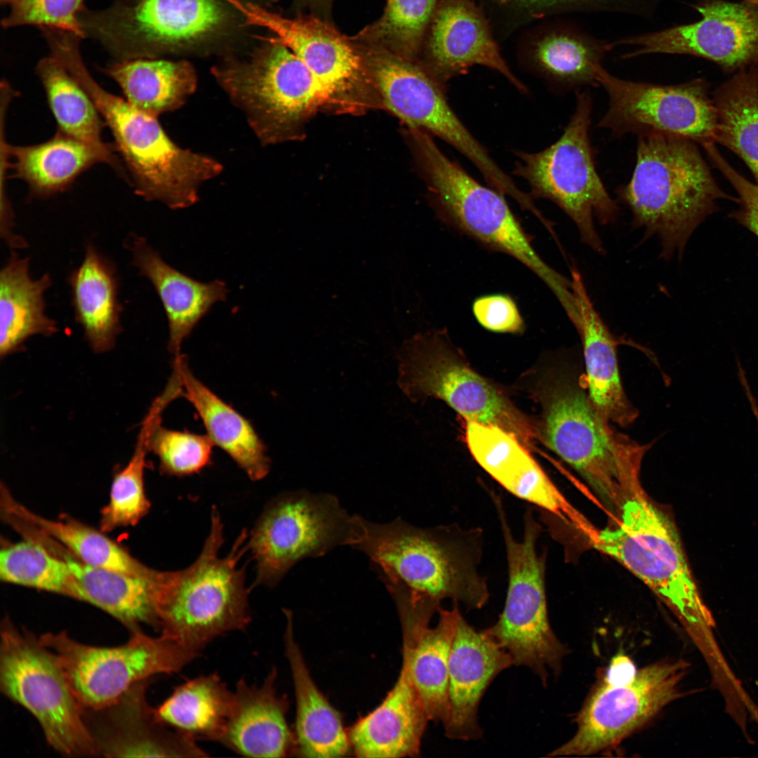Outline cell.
Masks as SVG:
<instances>
[{
	"label": "cell",
	"mask_w": 758,
	"mask_h": 758,
	"mask_svg": "<svg viewBox=\"0 0 758 758\" xmlns=\"http://www.w3.org/2000/svg\"><path fill=\"white\" fill-rule=\"evenodd\" d=\"M636 164L630 181L617 191L632 213V225L656 236L661 257L680 256L698 226L733 198L718 186L696 143L659 133L637 135Z\"/></svg>",
	"instance_id": "obj_1"
},
{
	"label": "cell",
	"mask_w": 758,
	"mask_h": 758,
	"mask_svg": "<svg viewBox=\"0 0 758 758\" xmlns=\"http://www.w3.org/2000/svg\"><path fill=\"white\" fill-rule=\"evenodd\" d=\"M248 536L242 531L229 554L220 557L223 524L213 506L210 531L197 559L182 570L156 571L153 600L161 634L199 653L218 637L247 627L249 590L246 568L239 562L248 550Z\"/></svg>",
	"instance_id": "obj_2"
},
{
	"label": "cell",
	"mask_w": 758,
	"mask_h": 758,
	"mask_svg": "<svg viewBox=\"0 0 758 758\" xmlns=\"http://www.w3.org/2000/svg\"><path fill=\"white\" fill-rule=\"evenodd\" d=\"M540 398L538 438L585 480L616 519L625 499L644 491L640 470L651 445L612 427L573 376L549 378Z\"/></svg>",
	"instance_id": "obj_3"
},
{
	"label": "cell",
	"mask_w": 758,
	"mask_h": 758,
	"mask_svg": "<svg viewBox=\"0 0 758 758\" xmlns=\"http://www.w3.org/2000/svg\"><path fill=\"white\" fill-rule=\"evenodd\" d=\"M481 547L479 528H420L401 518L380 524L363 518L362 536L353 547L371 559L384 579L439 601L450 599L479 609L489 597L478 571Z\"/></svg>",
	"instance_id": "obj_4"
},
{
	"label": "cell",
	"mask_w": 758,
	"mask_h": 758,
	"mask_svg": "<svg viewBox=\"0 0 758 758\" xmlns=\"http://www.w3.org/2000/svg\"><path fill=\"white\" fill-rule=\"evenodd\" d=\"M407 135L438 217L484 246L517 260L536 274L558 300H566L571 280L539 256L505 195L475 180L440 150L427 132L409 127Z\"/></svg>",
	"instance_id": "obj_5"
},
{
	"label": "cell",
	"mask_w": 758,
	"mask_h": 758,
	"mask_svg": "<svg viewBox=\"0 0 758 758\" xmlns=\"http://www.w3.org/2000/svg\"><path fill=\"white\" fill-rule=\"evenodd\" d=\"M576 105L560 138L538 152L517 151L514 175L526 180L533 197L548 199L573 222L583 243L595 253L605 250L595 227L613 222L618 207L596 168L590 138L592 99L578 91Z\"/></svg>",
	"instance_id": "obj_6"
},
{
	"label": "cell",
	"mask_w": 758,
	"mask_h": 758,
	"mask_svg": "<svg viewBox=\"0 0 758 758\" xmlns=\"http://www.w3.org/2000/svg\"><path fill=\"white\" fill-rule=\"evenodd\" d=\"M265 40L267 44L248 60H230L213 67L212 73L267 145L293 138L309 116L328 104L304 62L282 44Z\"/></svg>",
	"instance_id": "obj_7"
},
{
	"label": "cell",
	"mask_w": 758,
	"mask_h": 758,
	"mask_svg": "<svg viewBox=\"0 0 758 758\" xmlns=\"http://www.w3.org/2000/svg\"><path fill=\"white\" fill-rule=\"evenodd\" d=\"M590 545L621 564L679 617H708L676 526L644 491L625 499L616 523L598 529Z\"/></svg>",
	"instance_id": "obj_8"
},
{
	"label": "cell",
	"mask_w": 758,
	"mask_h": 758,
	"mask_svg": "<svg viewBox=\"0 0 758 758\" xmlns=\"http://www.w3.org/2000/svg\"><path fill=\"white\" fill-rule=\"evenodd\" d=\"M0 689L38 721L48 744L69 757L99 756L65 673L55 653L8 617L1 623Z\"/></svg>",
	"instance_id": "obj_9"
},
{
	"label": "cell",
	"mask_w": 758,
	"mask_h": 758,
	"mask_svg": "<svg viewBox=\"0 0 758 758\" xmlns=\"http://www.w3.org/2000/svg\"><path fill=\"white\" fill-rule=\"evenodd\" d=\"M397 359L398 386L411 401L440 399L467 421L513 434L526 449L538 438L537 426L470 368L444 331L417 333L404 342Z\"/></svg>",
	"instance_id": "obj_10"
},
{
	"label": "cell",
	"mask_w": 758,
	"mask_h": 758,
	"mask_svg": "<svg viewBox=\"0 0 758 758\" xmlns=\"http://www.w3.org/2000/svg\"><path fill=\"white\" fill-rule=\"evenodd\" d=\"M493 502L506 550L508 587L502 613L485 630L509 653L513 665L528 667L546 685L550 670L559 674L566 649L548 620L545 555L536 550L540 526L528 508L524 516L522 539L516 540L501 499Z\"/></svg>",
	"instance_id": "obj_11"
},
{
	"label": "cell",
	"mask_w": 758,
	"mask_h": 758,
	"mask_svg": "<svg viewBox=\"0 0 758 758\" xmlns=\"http://www.w3.org/2000/svg\"><path fill=\"white\" fill-rule=\"evenodd\" d=\"M362 519L350 515L331 494L300 490L276 497L248 534V550L256 562L253 586L274 587L301 559L338 545L354 547L361 537Z\"/></svg>",
	"instance_id": "obj_12"
},
{
	"label": "cell",
	"mask_w": 758,
	"mask_h": 758,
	"mask_svg": "<svg viewBox=\"0 0 758 758\" xmlns=\"http://www.w3.org/2000/svg\"><path fill=\"white\" fill-rule=\"evenodd\" d=\"M39 639L56 656L83 710L107 706L136 684L179 672L199 655L164 634L151 637L142 630L112 647L81 643L66 631Z\"/></svg>",
	"instance_id": "obj_13"
},
{
	"label": "cell",
	"mask_w": 758,
	"mask_h": 758,
	"mask_svg": "<svg viewBox=\"0 0 758 758\" xmlns=\"http://www.w3.org/2000/svg\"><path fill=\"white\" fill-rule=\"evenodd\" d=\"M224 17L215 0H114L78 15L84 38L99 41L117 61L149 58L175 43L201 38Z\"/></svg>",
	"instance_id": "obj_14"
},
{
	"label": "cell",
	"mask_w": 758,
	"mask_h": 758,
	"mask_svg": "<svg viewBox=\"0 0 758 758\" xmlns=\"http://www.w3.org/2000/svg\"><path fill=\"white\" fill-rule=\"evenodd\" d=\"M597 74L609 101L599 128L616 135L659 133L701 145L714 142L717 111L705 79L672 85L634 81L611 74L602 65Z\"/></svg>",
	"instance_id": "obj_15"
},
{
	"label": "cell",
	"mask_w": 758,
	"mask_h": 758,
	"mask_svg": "<svg viewBox=\"0 0 758 758\" xmlns=\"http://www.w3.org/2000/svg\"><path fill=\"white\" fill-rule=\"evenodd\" d=\"M224 1L242 15L246 25L268 29L275 34L269 39L297 55L317 78L328 105L362 107L368 93L376 91L354 43L333 22L307 13L285 18L254 3Z\"/></svg>",
	"instance_id": "obj_16"
},
{
	"label": "cell",
	"mask_w": 758,
	"mask_h": 758,
	"mask_svg": "<svg viewBox=\"0 0 758 758\" xmlns=\"http://www.w3.org/2000/svg\"><path fill=\"white\" fill-rule=\"evenodd\" d=\"M685 669L681 660L657 663L627 682H605L578 716L574 736L548 756H586L616 745L679 696Z\"/></svg>",
	"instance_id": "obj_17"
},
{
	"label": "cell",
	"mask_w": 758,
	"mask_h": 758,
	"mask_svg": "<svg viewBox=\"0 0 758 758\" xmlns=\"http://www.w3.org/2000/svg\"><path fill=\"white\" fill-rule=\"evenodd\" d=\"M693 7L702 17L698 21L628 36L613 44L636 47L623 55V59L654 53L689 55L730 73L758 62V4L700 0Z\"/></svg>",
	"instance_id": "obj_18"
},
{
	"label": "cell",
	"mask_w": 758,
	"mask_h": 758,
	"mask_svg": "<svg viewBox=\"0 0 758 758\" xmlns=\"http://www.w3.org/2000/svg\"><path fill=\"white\" fill-rule=\"evenodd\" d=\"M351 40L380 100L407 126L439 137L466 158L479 152L480 142L449 105L445 87L418 62L382 47Z\"/></svg>",
	"instance_id": "obj_19"
},
{
	"label": "cell",
	"mask_w": 758,
	"mask_h": 758,
	"mask_svg": "<svg viewBox=\"0 0 758 758\" xmlns=\"http://www.w3.org/2000/svg\"><path fill=\"white\" fill-rule=\"evenodd\" d=\"M418 63L444 87L481 65L501 74L521 93L527 92L503 58L491 22L474 0L438 1Z\"/></svg>",
	"instance_id": "obj_20"
},
{
	"label": "cell",
	"mask_w": 758,
	"mask_h": 758,
	"mask_svg": "<svg viewBox=\"0 0 758 758\" xmlns=\"http://www.w3.org/2000/svg\"><path fill=\"white\" fill-rule=\"evenodd\" d=\"M153 679L140 681L113 703L84 716L99 755L108 757H201L192 737L170 729L147 700Z\"/></svg>",
	"instance_id": "obj_21"
},
{
	"label": "cell",
	"mask_w": 758,
	"mask_h": 758,
	"mask_svg": "<svg viewBox=\"0 0 758 758\" xmlns=\"http://www.w3.org/2000/svg\"><path fill=\"white\" fill-rule=\"evenodd\" d=\"M402 636L410 647L413 681L429 720L446 723L448 716V665L460 612L425 597L401 594L395 599Z\"/></svg>",
	"instance_id": "obj_22"
},
{
	"label": "cell",
	"mask_w": 758,
	"mask_h": 758,
	"mask_svg": "<svg viewBox=\"0 0 758 758\" xmlns=\"http://www.w3.org/2000/svg\"><path fill=\"white\" fill-rule=\"evenodd\" d=\"M466 441L479 465L510 493L558 517L587 540L594 537L597 528L566 500L513 434L467 421Z\"/></svg>",
	"instance_id": "obj_23"
},
{
	"label": "cell",
	"mask_w": 758,
	"mask_h": 758,
	"mask_svg": "<svg viewBox=\"0 0 758 758\" xmlns=\"http://www.w3.org/2000/svg\"><path fill=\"white\" fill-rule=\"evenodd\" d=\"M513 665L509 653L484 630L477 631L458 617L448 665V716L444 724L451 739L481 738L479 705L486 689L503 670Z\"/></svg>",
	"instance_id": "obj_24"
},
{
	"label": "cell",
	"mask_w": 758,
	"mask_h": 758,
	"mask_svg": "<svg viewBox=\"0 0 758 758\" xmlns=\"http://www.w3.org/2000/svg\"><path fill=\"white\" fill-rule=\"evenodd\" d=\"M399 676L382 703L351 729L358 757H418L428 717L412 679L410 647L403 639Z\"/></svg>",
	"instance_id": "obj_25"
},
{
	"label": "cell",
	"mask_w": 758,
	"mask_h": 758,
	"mask_svg": "<svg viewBox=\"0 0 758 758\" xmlns=\"http://www.w3.org/2000/svg\"><path fill=\"white\" fill-rule=\"evenodd\" d=\"M612 42L597 39L566 24L533 30L521 42V62L559 91L576 93L599 86L597 69Z\"/></svg>",
	"instance_id": "obj_26"
},
{
	"label": "cell",
	"mask_w": 758,
	"mask_h": 758,
	"mask_svg": "<svg viewBox=\"0 0 758 758\" xmlns=\"http://www.w3.org/2000/svg\"><path fill=\"white\" fill-rule=\"evenodd\" d=\"M572 290L579 314L576 329L581 339L585 364V386L599 414L620 427L634 423L638 411L628 400L622 385L618 342L595 309L583 277L571 270Z\"/></svg>",
	"instance_id": "obj_27"
},
{
	"label": "cell",
	"mask_w": 758,
	"mask_h": 758,
	"mask_svg": "<svg viewBox=\"0 0 758 758\" xmlns=\"http://www.w3.org/2000/svg\"><path fill=\"white\" fill-rule=\"evenodd\" d=\"M125 246L132 255L139 274L153 285L166 314L169 338L168 349L180 355L182 342L217 302L224 301L228 290L224 281L203 283L167 264L142 236H128Z\"/></svg>",
	"instance_id": "obj_28"
},
{
	"label": "cell",
	"mask_w": 758,
	"mask_h": 758,
	"mask_svg": "<svg viewBox=\"0 0 758 758\" xmlns=\"http://www.w3.org/2000/svg\"><path fill=\"white\" fill-rule=\"evenodd\" d=\"M272 667L260 685L243 678L235 686V706L220 742L248 757H284L294 752L295 736L286 721L288 700L277 689Z\"/></svg>",
	"instance_id": "obj_29"
},
{
	"label": "cell",
	"mask_w": 758,
	"mask_h": 758,
	"mask_svg": "<svg viewBox=\"0 0 758 758\" xmlns=\"http://www.w3.org/2000/svg\"><path fill=\"white\" fill-rule=\"evenodd\" d=\"M75 321L96 354L112 350L122 331L119 277L116 265L91 241L84 256L68 277Z\"/></svg>",
	"instance_id": "obj_30"
},
{
	"label": "cell",
	"mask_w": 758,
	"mask_h": 758,
	"mask_svg": "<svg viewBox=\"0 0 758 758\" xmlns=\"http://www.w3.org/2000/svg\"><path fill=\"white\" fill-rule=\"evenodd\" d=\"M173 367L178 373L181 395L194 408L206 434L253 481L265 478L270 470L267 448L252 423L206 386L190 371L182 354Z\"/></svg>",
	"instance_id": "obj_31"
},
{
	"label": "cell",
	"mask_w": 758,
	"mask_h": 758,
	"mask_svg": "<svg viewBox=\"0 0 758 758\" xmlns=\"http://www.w3.org/2000/svg\"><path fill=\"white\" fill-rule=\"evenodd\" d=\"M286 624L284 634L285 654L293 681L296 700L294 752L305 757L345 756L350 743L338 711L328 703L313 681L295 641L293 613L283 609Z\"/></svg>",
	"instance_id": "obj_32"
},
{
	"label": "cell",
	"mask_w": 758,
	"mask_h": 758,
	"mask_svg": "<svg viewBox=\"0 0 758 758\" xmlns=\"http://www.w3.org/2000/svg\"><path fill=\"white\" fill-rule=\"evenodd\" d=\"M52 285L50 274L34 279L28 257L11 250L0 272V356L24 348L31 337H50L58 331L57 321L46 312L45 293Z\"/></svg>",
	"instance_id": "obj_33"
},
{
	"label": "cell",
	"mask_w": 758,
	"mask_h": 758,
	"mask_svg": "<svg viewBox=\"0 0 758 758\" xmlns=\"http://www.w3.org/2000/svg\"><path fill=\"white\" fill-rule=\"evenodd\" d=\"M62 557L74 579L78 600L109 613L131 634L142 630V625L159 629L153 600L157 570L136 576L86 564L69 552Z\"/></svg>",
	"instance_id": "obj_34"
},
{
	"label": "cell",
	"mask_w": 758,
	"mask_h": 758,
	"mask_svg": "<svg viewBox=\"0 0 758 758\" xmlns=\"http://www.w3.org/2000/svg\"><path fill=\"white\" fill-rule=\"evenodd\" d=\"M15 178L24 180L34 197L46 198L67 190L93 164L104 163L100 154L86 144L60 131L50 140L34 145L5 142Z\"/></svg>",
	"instance_id": "obj_35"
},
{
	"label": "cell",
	"mask_w": 758,
	"mask_h": 758,
	"mask_svg": "<svg viewBox=\"0 0 758 758\" xmlns=\"http://www.w3.org/2000/svg\"><path fill=\"white\" fill-rule=\"evenodd\" d=\"M102 71L132 105L156 117L180 107L197 87L195 71L186 61L138 58L117 61Z\"/></svg>",
	"instance_id": "obj_36"
},
{
	"label": "cell",
	"mask_w": 758,
	"mask_h": 758,
	"mask_svg": "<svg viewBox=\"0 0 758 758\" xmlns=\"http://www.w3.org/2000/svg\"><path fill=\"white\" fill-rule=\"evenodd\" d=\"M36 72L44 86L58 130L90 146L104 163L118 173L122 169L114 147L102 138L105 123L92 98L67 69L54 56L38 62Z\"/></svg>",
	"instance_id": "obj_37"
},
{
	"label": "cell",
	"mask_w": 758,
	"mask_h": 758,
	"mask_svg": "<svg viewBox=\"0 0 758 758\" xmlns=\"http://www.w3.org/2000/svg\"><path fill=\"white\" fill-rule=\"evenodd\" d=\"M234 706V692L213 673L175 687L156 713L166 726L196 740L220 742Z\"/></svg>",
	"instance_id": "obj_38"
},
{
	"label": "cell",
	"mask_w": 758,
	"mask_h": 758,
	"mask_svg": "<svg viewBox=\"0 0 758 758\" xmlns=\"http://www.w3.org/2000/svg\"><path fill=\"white\" fill-rule=\"evenodd\" d=\"M714 143L736 154L758 184V62L736 72L713 93Z\"/></svg>",
	"instance_id": "obj_39"
},
{
	"label": "cell",
	"mask_w": 758,
	"mask_h": 758,
	"mask_svg": "<svg viewBox=\"0 0 758 758\" xmlns=\"http://www.w3.org/2000/svg\"><path fill=\"white\" fill-rule=\"evenodd\" d=\"M5 510L55 539L86 564L136 576H148L153 571L104 533L86 524L73 519L44 518L7 497Z\"/></svg>",
	"instance_id": "obj_40"
},
{
	"label": "cell",
	"mask_w": 758,
	"mask_h": 758,
	"mask_svg": "<svg viewBox=\"0 0 758 758\" xmlns=\"http://www.w3.org/2000/svg\"><path fill=\"white\" fill-rule=\"evenodd\" d=\"M439 0H387L381 16L350 38L418 62Z\"/></svg>",
	"instance_id": "obj_41"
},
{
	"label": "cell",
	"mask_w": 758,
	"mask_h": 758,
	"mask_svg": "<svg viewBox=\"0 0 758 758\" xmlns=\"http://www.w3.org/2000/svg\"><path fill=\"white\" fill-rule=\"evenodd\" d=\"M161 418L148 412L143 420L134 452L127 465L113 478L108 504L101 512L100 528L102 532L117 528L134 526L148 512L150 503L144 486L146 456L149 451V438L154 425Z\"/></svg>",
	"instance_id": "obj_42"
},
{
	"label": "cell",
	"mask_w": 758,
	"mask_h": 758,
	"mask_svg": "<svg viewBox=\"0 0 758 758\" xmlns=\"http://www.w3.org/2000/svg\"><path fill=\"white\" fill-rule=\"evenodd\" d=\"M0 577L6 583L77 599L75 581L65 559L31 539L1 550Z\"/></svg>",
	"instance_id": "obj_43"
},
{
	"label": "cell",
	"mask_w": 758,
	"mask_h": 758,
	"mask_svg": "<svg viewBox=\"0 0 758 758\" xmlns=\"http://www.w3.org/2000/svg\"><path fill=\"white\" fill-rule=\"evenodd\" d=\"M213 444L207 434L167 429L161 421L153 427L149 451L159 460L160 472L184 477L201 471L211 461Z\"/></svg>",
	"instance_id": "obj_44"
},
{
	"label": "cell",
	"mask_w": 758,
	"mask_h": 758,
	"mask_svg": "<svg viewBox=\"0 0 758 758\" xmlns=\"http://www.w3.org/2000/svg\"><path fill=\"white\" fill-rule=\"evenodd\" d=\"M8 15L1 21L5 29L36 25L74 33L84 38L78 15L85 7L84 0H15Z\"/></svg>",
	"instance_id": "obj_45"
},
{
	"label": "cell",
	"mask_w": 758,
	"mask_h": 758,
	"mask_svg": "<svg viewBox=\"0 0 758 758\" xmlns=\"http://www.w3.org/2000/svg\"><path fill=\"white\" fill-rule=\"evenodd\" d=\"M711 163L731 184L738 194V208L732 215L758 237V184H754L738 173L719 153L714 143L703 146Z\"/></svg>",
	"instance_id": "obj_46"
},
{
	"label": "cell",
	"mask_w": 758,
	"mask_h": 758,
	"mask_svg": "<svg viewBox=\"0 0 758 758\" xmlns=\"http://www.w3.org/2000/svg\"><path fill=\"white\" fill-rule=\"evenodd\" d=\"M477 321L486 329L498 333H521L523 318L513 298L505 294L477 298L472 304Z\"/></svg>",
	"instance_id": "obj_47"
},
{
	"label": "cell",
	"mask_w": 758,
	"mask_h": 758,
	"mask_svg": "<svg viewBox=\"0 0 758 758\" xmlns=\"http://www.w3.org/2000/svg\"><path fill=\"white\" fill-rule=\"evenodd\" d=\"M333 0H299L310 15L332 22L331 8Z\"/></svg>",
	"instance_id": "obj_48"
},
{
	"label": "cell",
	"mask_w": 758,
	"mask_h": 758,
	"mask_svg": "<svg viewBox=\"0 0 758 758\" xmlns=\"http://www.w3.org/2000/svg\"><path fill=\"white\" fill-rule=\"evenodd\" d=\"M743 390L758 425V404L756 398L750 385H745Z\"/></svg>",
	"instance_id": "obj_49"
},
{
	"label": "cell",
	"mask_w": 758,
	"mask_h": 758,
	"mask_svg": "<svg viewBox=\"0 0 758 758\" xmlns=\"http://www.w3.org/2000/svg\"><path fill=\"white\" fill-rule=\"evenodd\" d=\"M0 1H1V3L2 4H11L15 0H0Z\"/></svg>",
	"instance_id": "obj_50"
},
{
	"label": "cell",
	"mask_w": 758,
	"mask_h": 758,
	"mask_svg": "<svg viewBox=\"0 0 758 758\" xmlns=\"http://www.w3.org/2000/svg\"><path fill=\"white\" fill-rule=\"evenodd\" d=\"M749 3L758 4V0H743Z\"/></svg>",
	"instance_id": "obj_51"
}]
</instances>
